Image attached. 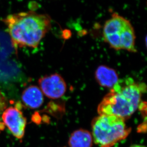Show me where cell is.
<instances>
[{
  "label": "cell",
  "instance_id": "1",
  "mask_svg": "<svg viewBox=\"0 0 147 147\" xmlns=\"http://www.w3.org/2000/svg\"><path fill=\"white\" fill-rule=\"evenodd\" d=\"M16 50L22 47L36 48L51 27L47 14L33 11L10 14L3 19Z\"/></svg>",
  "mask_w": 147,
  "mask_h": 147
},
{
  "label": "cell",
  "instance_id": "10",
  "mask_svg": "<svg viewBox=\"0 0 147 147\" xmlns=\"http://www.w3.org/2000/svg\"><path fill=\"white\" fill-rule=\"evenodd\" d=\"M6 105V101L5 98L3 95V93L0 90V114L3 113L4 109H5Z\"/></svg>",
  "mask_w": 147,
  "mask_h": 147
},
{
  "label": "cell",
  "instance_id": "8",
  "mask_svg": "<svg viewBox=\"0 0 147 147\" xmlns=\"http://www.w3.org/2000/svg\"><path fill=\"white\" fill-rule=\"evenodd\" d=\"M43 94L40 88L32 85L22 92V99L25 105L30 108H38L43 104Z\"/></svg>",
  "mask_w": 147,
  "mask_h": 147
},
{
  "label": "cell",
  "instance_id": "11",
  "mask_svg": "<svg viewBox=\"0 0 147 147\" xmlns=\"http://www.w3.org/2000/svg\"><path fill=\"white\" fill-rule=\"evenodd\" d=\"M129 147H146L145 146H143V145H139V144H134L132 145L131 146H130Z\"/></svg>",
  "mask_w": 147,
  "mask_h": 147
},
{
  "label": "cell",
  "instance_id": "6",
  "mask_svg": "<svg viewBox=\"0 0 147 147\" xmlns=\"http://www.w3.org/2000/svg\"><path fill=\"white\" fill-rule=\"evenodd\" d=\"M2 119L4 123L14 137L19 139L23 138L26 121L17 107H9L4 110Z\"/></svg>",
  "mask_w": 147,
  "mask_h": 147
},
{
  "label": "cell",
  "instance_id": "4",
  "mask_svg": "<svg viewBox=\"0 0 147 147\" xmlns=\"http://www.w3.org/2000/svg\"><path fill=\"white\" fill-rule=\"evenodd\" d=\"M104 42L116 51L126 50L131 53L137 51L135 47L136 36L131 22L117 13L112 14L103 28Z\"/></svg>",
  "mask_w": 147,
  "mask_h": 147
},
{
  "label": "cell",
  "instance_id": "2",
  "mask_svg": "<svg viewBox=\"0 0 147 147\" xmlns=\"http://www.w3.org/2000/svg\"><path fill=\"white\" fill-rule=\"evenodd\" d=\"M146 91L145 83H137L131 78L119 80L98 104V113L128 119L139 108L142 94Z\"/></svg>",
  "mask_w": 147,
  "mask_h": 147
},
{
  "label": "cell",
  "instance_id": "3",
  "mask_svg": "<svg viewBox=\"0 0 147 147\" xmlns=\"http://www.w3.org/2000/svg\"><path fill=\"white\" fill-rule=\"evenodd\" d=\"M93 140L100 147H113L131 133L125 119L111 115H99L92 122Z\"/></svg>",
  "mask_w": 147,
  "mask_h": 147
},
{
  "label": "cell",
  "instance_id": "12",
  "mask_svg": "<svg viewBox=\"0 0 147 147\" xmlns=\"http://www.w3.org/2000/svg\"><path fill=\"white\" fill-rule=\"evenodd\" d=\"M1 125H0V129H1Z\"/></svg>",
  "mask_w": 147,
  "mask_h": 147
},
{
  "label": "cell",
  "instance_id": "9",
  "mask_svg": "<svg viewBox=\"0 0 147 147\" xmlns=\"http://www.w3.org/2000/svg\"><path fill=\"white\" fill-rule=\"evenodd\" d=\"M93 138L92 133L84 129H79L73 132L69 137V147H92Z\"/></svg>",
  "mask_w": 147,
  "mask_h": 147
},
{
  "label": "cell",
  "instance_id": "5",
  "mask_svg": "<svg viewBox=\"0 0 147 147\" xmlns=\"http://www.w3.org/2000/svg\"><path fill=\"white\" fill-rule=\"evenodd\" d=\"M38 82L42 92L49 98H60L66 92V83L59 74L56 73L42 77Z\"/></svg>",
  "mask_w": 147,
  "mask_h": 147
},
{
  "label": "cell",
  "instance_id": "7",
  "mask_svg": "<svg viewBox=\"0 0 147 147\" xmlns=\"http://www.w3.org/2000/svg\"><path fill=\"white\" fill-rule=\"evenodd\" d=\"M95 79L100 86L111 89L119 81L115 69L108 66H98L95 71Z\"/></svg>",
  "mask_w": 147,
  "mask_h": 147
}]
</instances>
